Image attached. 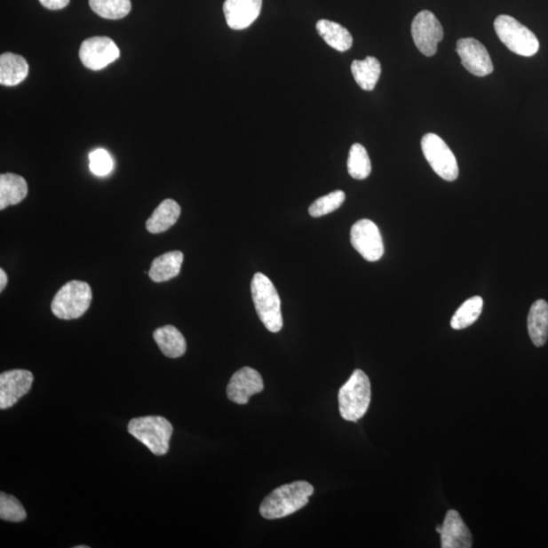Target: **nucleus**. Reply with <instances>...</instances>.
<instances>
[{"label":"nucleus","mask_w":548,"mask_h":548,"mask_svg":"<svg viewBox=\"0 0 548 548\" xmlns=\"http://www.w3.org/2000/svg\"><path fill=\"white\" fill-rule=\"evenodd\" d=\"M314 488L304 480L277 488L260 504V514L267 520H274L296 513L309 503Z\"/></svg>","instance_id":"obj_1"},{"label":"nucleus","mask_w":548,"mask_h":548,"mask_svg":"<svg viewBox=\"0 0 548 548\" xmlns=\"http://www.w3.org/2000/svg\"><path fill=\"white\" fill-rule=\"evenodd\" d=\"M251 294L255 310L263 325L270 332H280L283 326L282 302L273 282L266 274H255Z\"/></svg>","instance_id":"obj_2"},{"label":"nucleus","mask_w":548,"mask_h":548,"mask_svg":"<svg viewBox=\"0 0 548 548\" xmlns=\"http://www.w3.org/2000/svg\"><path fill=\"white\" fill-rule=\"evenodd\" d=\"M371 382L361 369H355L352 377L340 388L338 393L339 412L347 422H358L366 415L371 403Z\"/></svg>","instance_id":"obj_3"},{"label":"nucleus","mask_w":548,"mask_h":548,"mask_svg":"<svg viewBox=\"0 0 548 548\" xmlns=\"http://www.w3.org/2000/svg\"><path fill=\"white\" fill-rule=\"evenodd\" d=\"M128 433L156 457H163L169 452L173 425L163 417H142L131 419L128 424Z\"/></svg>","instance_id":"obj_4"},{"label":"nucleus","mask_w":548,"mask_h":548,"mask_svg":"<svg viewBox=\"0 0 548 548\" xmlns=\"http://www.w3.org/2000/svg\"><path fill=\"white\" fill-rule=\"evenodd\" d=\"M92 298L89 283L71 281L57 291L52 303L53 314L62 320L82 317L90 308Z\"/></svg>","instance_id":"obj_5"},{"label":"nucleus","mask_w":548,"mask_h":548,"mask_svg":"<svg viewBox=\"0 0 548 548\" xmlns=\"http://www.w3.org/2000/svg\"><path fill=\"white\" fill-rule=\"evenodd\" d=\"M494 27L497 37L512 52L525 57H531L538 52L539 41L536 34L513 17L501 14L496 19Z\"/></svg>","instance_id":"obj_6"},{"label":"nucleus","mask_w":548,"mask_h":548,"mask_svg":"<svg viewBox=\"0 0 548 548\" xmlns=\"http://www.w3.org/2000/svg\"><path fill=\"white\" fill-rule=\"evenodd\" d=\"M425 158L435 173L446 181H455L459 175L457 158L446 142L435 133L425 134L422 139Z\"/></svg>","instance_id":"obj_7"},{"label":"nucleus","mask_w":548,"mask_h":548,"mask_svg":"<svg viewBox=\"0 0 548 548\" xmlns=\"http://www.w3.org/2000/svg\"><path fill=\"white\" fill-rule=\"evenodd\" d=\"M411 35L419 52L425 56H433L437 53L439 43L444 38V30L435 14L423 11L412 20Z\"/></svg>","instance_id":"obj_8"},{"label":"nucleus","mask_w":548,"mask_h":548,"mask_svg":"<svg viewBox=\"0 0 548 548\" xmlns=\"http://www.w3.org/2000/svg\"><path fill=\"white\" fill-rule=\"evenodd\" d=\"M353 247L362 258L369 262L378 261L384 254L383 239L379 227L372 220L361 219L355 223L351 231Z\"/></svg>","instance_id":"obj_9"},{"label":"nucleus","mask_w":548,"mask_h":548,"mask_svg":"<svg viewBox=\"0 0 548 548\" xmlns=\"http://www.w3.org/2000/svg\"><path fill=\"white\" fill-rule=\"evenodd\" d=\"M78 55L85 68L101 70L119 59L120 50L108 37H91L82 43Z\"/></svg>","instance_id":"obj_10"},{"label":"nucleus","mask_w":548,"mask_h":548,"mask_svg":"<svg viewBox=\"0 0 548 548\" xmlns=\"http://www.w3.org/2000/svg\"><path fill=\"white\" fill-rule=\"evenodd\" d=\"M457 52L462 66L476 76H487L493 73L494 64L488 50L473 38H464L457 42Z\"/></svg>","instance_id":"obj_11"},{"label":"nucleus","mask_w":548,"mask_h":548,"mask_svg":"<svg viewBox=\"0 0 548 548\" xmlns=\"http://www.w3.org/2000/svg\"><path fill=\"white\" fill-rule=\"evenodd\" d=\"M263 389L265 383L260 373L250 367H244L232 376L227 384L226 395L232 402L244 405L251 396L262 393Z\"/></svg>","instance_id":"obj_12"},{"label":"nucleus","mask_w":548,"mask_h":548,"mask_svg":"<svg viewBox=\"0 0 548 548\" xmlns=\"http://www.w3.org/2000/svg\"><path fill=\"white\" fill-rule=\"evenodd\" d=\"M34 376L27 369H12L0 375V409L12 408L31 390Z\"/></svg>","instance_id":"obj_13"},{"label":"nucleus","mask_w":548,"mask_h":548,"mask_svg":"<svg viewBox=\"0 0 548 548\" xmlns=\"http://www.w3.org/2000/svg\"><path fill=\"white\" fill-rule=\"evenodd\" d=\"M262 0H226L224 13L227 26L233 30H244L259 17Z\"/></svg>","instance_id":"obj_14"},{"label":"nucleus","mask_w":548,"mask_h":548,"mask_svg":"<svg viewBox=\"0 0 548 548\" xmlns=\"http://www.w3.org/2000/svg\"><path fill=\"white\" fill-rule=\"evenodd\" d=\"M441 547L472 548L473 536L457 511L449 510L441 526Z\"/></svg>","instance_id":"obj_15"},{"label":"nucleus","mask_w":548,"mask_h":548,"mask_svg":"<svg viewBox=\"0 0 548 548\" xmlns=\"http://www.w3.org/2000/svg\"><path fill=\"white\" fill-rule=\"evenodd\" d=\"M153 337L161 352L167 358H180L187 353V340H185L183 334L173 325L160 327V329L154 331Z\"/></svg>","instance_id":"obj_16"},{"label":"nucleus","mask_w":548,"mask_h":548,"mask_svg":"<svg viewBox=\"0 0 548 548\" xmlns=\"http://www.w3.org/2000/svg\"><path fill=\"white\" fill-rule=\"evenodd\" d=\"M184 255L181 251H171L159 256L152 262L148 276L155 282L174 279L181 272Z\"/></svg>","instance_id":"obj_17"},{"label":"nucleus","mask_w":548,"mask_h":548,"mask_svg":"<svg viewBox=\"0 0 548 548\" xmlns=\"http://www.w3.org/2000/svg\"><path fill=\"white\" fill-rule=\"evenodd\" d=\"M28 64L23 56L4 53L0 56V83L14 87L26 80Z\"/></svg>","instance_id":"obj_18"},{"label":"nucleus","mask_w":548,"mask_h":548,"mask_svg":"<svg viewBox=\"0 0 548 548\" xmlns=\"http://www.w3.org/2000/svg\"><path fill=\"white\" fill-rule=\"evenodd\" d=\"M28 195V184L23 177L6 173L0 176V210L23 202Z\"/></svg>","instance_id":"obj_19"},{"label":"nucleus","mask_w":548,"mask_h":548,"mask_svg":"<svg viewBox=\"0 0 548 548\" xmlns=\"http://www.w3.org/2000/svg\"><path fill=\"white\" fill-rule=\"evenodd\" d=\"M181 213L180 205L173 199H166L155 210L146 224L147 230L151 234L166 232L177 223Z\"/></svg>","instance_id":"obj_20"},{"label":"nucleus","mask_w":548,"mask_h":548,"mask_svg":"<svg viewBox=\"0 0 548 548\" xmlns=\"http://www.w3.org/2000/svg\"><path fill=\"white\" fill-rule=\"evenodd\" d=\"M529 337L533 345L542 347L548 338V303L537 300L533 303L528 319Z\"/></svg>","instance_id":"obj_21"},{"label":"nucleus","mask_w":548,"mask_h":548,"mask_svg":"<svg viewBox=\"0 0 548 548\" xmlns=\"http://www.w3.org/2000/svg\"><path fill=\"white\" fill-rule=\"evenodd\" d=\"M320 37L339 52H347L353 46V36L346 28L329 20H320L316 25Z\"/></svg>","instance_id":"obj_22"},{"label":"nucleus","mask_w":548,"mask_h":548,"mask_svg":"<svg viewBox=\"0 0 548 548\" xmlns=\"http://www.w3.org/2000/svg\"><path fill=\"white\" fill-rule=\"evenodd\" d=\"M352 74L362 90L373 91L381 75V63L373 56H368L364 60H354Z\"/></svg>","instance_id":"obj_23"},{"label":"nucleus","mask_w":548,"mask_h":548,"mask_svg":"<svg viewBox=\"0 0 548 548\" xmlns=\"http://www.w3.org/2000/svg\"><path fill=\"white\" fill-rule=\"evenodd\" d=\"M483 300L481 297L475 296L468 298L455 313L451 320V327L455 330L467 329L475 323L481 314Z\"/></svg>","instance_id":"obj_24"},{"label":"nucleus","mask_w":548,"mask_h":548,"mask_svg":"<svg viewBox=\"0 0 548 548\" xmlns=\"http://www.w3.org/2000/svg\"><path fill=\"white\" fill-rule=\"evenodd\" d=\"M347 171L353 179L364 180L372 172V163L367 149L360 144L351 147L347 160Z\"/></svg>","instance_id":"obj_25"},{"label":"nucleus","mask_w":548,"mask_h":548,"mask_svg":"<svg viewBox=\"0 0 548 548\" xmlns=\"http://www.w3.org/2000/svg\"><path fill=\"white\" fill-rule=\"evenodd\" d=\"M92 12L107 20H120L131 11V0H90Z\"/></svg>","instance_id":"obj_26"},{"label":"nucleus","mask_w":548,"mask_h":548,"mask_svg":"<svg viewBox=\"0 0 548 548\" xmlns=\"http://www.w3.org/2000/svg\"><path fill=\"white\" fill-rule=\"evenodd\" d=\"M345 201V194L344 191L337 190L331 194L320 197L313 203L309 208L310 216L313 218H320L340 208Z\"/></svg>","instance_id":"obj_27"},{"label":"nucleus","mask_w":548,"mask_h":548,"mask_svg":"<svg viewBox=\"0 0 548 548\" xmlns=\"http://www.w3.org/2000/svg\"><path fill=\"white\" fill-rule=\"evenodd\" d=\"M0 518L2 520L19 523L27 518V512L13 496L0 494Z\"/></svg>","instance_id":"obj_28"},{"label":"nucleus","mask_w":548,"mask_h":548,"mask_svg":"<svg viewBox=\"0 0 548 548\" xmlns=\"http://www.w3.org/2000/svg\"><path fill=\"white\" fill-rule=\"evenodd\" d=\"M90 169L97 176L103 177L111 173L113 161L108 152L103 148L90 154Z\"/></svg>","instance_id":"obj_29"},{"label":"nucleus","mask_w":548,"mask_h":548,"mask_svg":"<svg viewBox=\"0 0 548 548\" xmlns=\"http://www.w3.org/2000/svg\"><path fill=\"white\" fill-rule=\"evenodd\" d=\"M39 2L48 10L59 11L67 7L70 0H39Z\"/></svg>","instance_id":"obj_30"},{"label":"nucleus","mask_w":548,"mask_h":548,"mask_svg":"<svg viewBox=\"0 0 548 548\" xmlns=\"http://www.w3.org/2000/svg\"><path fill=\"white\" fill-rule=\"evenodd\" d=\"M6 283H7V275L4 270L2 268L0 269V291H3L4 290V288L6 287Z\"/></svg>","instance_id":"obj_31"},{"label":"nucleus","mask_w":548,"mask_h":548,"mask_svg":"<svg viewBox=\"0 0 548 548\" xmlns=\"http://www.w3.org/2000/svg\"><path fill=\"white\" fill-rule=\"evenodd\" d=\"M75 548H89L87 545H77Z\"/></svg>","instance_id":"obj_32"}]
</instances>
